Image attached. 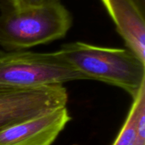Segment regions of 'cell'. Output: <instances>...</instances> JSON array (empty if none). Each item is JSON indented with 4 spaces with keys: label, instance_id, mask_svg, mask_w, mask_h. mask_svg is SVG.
Masks as SVG:
<instances>
[{
    "label": "cell",
    "instance_id": "cell-1",
    "mask_svg": "<svg viewBox=\"0 0 145 145\" xmlns=\"http://www.w3.org/2000/svg\"><path fill=\"white\" fill-rule=\"evenodd\" d=\"M59 51L87 80L118 87L133 99L145 85V61L127 48H105L73 42L64 44Z\"/></svg>",
    "mask_w": 145,
    "mask_h": 145
},
{
    "label": "cell",
    "instance_id": "cell-2",
    "mask_svg": "<svg viewBox=\"0 0 145 145\" xmlns=\"http://www.w3.org/2000/svg\"><path fill=\"white\" fill-rule=\"evenodd\" d=\"M71 25V14L60 1L21 9L9 5L0 14V46L27 50L64 37Z\"/></svg>",
    "mask_w": 145,
    "mask_h": 145
},
{
    "label": "cell",
    "instance_id": "cell-3",
    "mask_svg": "<svg viewBox=\"0 0 145 145\" xmlns=\"http://www.w3.org/2000/svg\"><path fill=\"white\" fill-rule=\"evenodd\" d=\"M77 80L87 78L59 50L53 53L0 52V84L41 87L63 85Z\"/></svg>",
    "mask_w": 145,
    "mask_h": 145
},
{
    "label": "cell",
    "instance_id": "cell-4",
    "mask_svg": "<svg viewBox=\"0 0 145 145\" xmlns=\"http://www.w3.org/2000/svg\"><path fill=\"white\" fill-rule=\"evenodd\" d=\"M63 85L18 87L0 84V133L18 123L66 107Z\"/></svg>",
    "mask_w": 145,
    "mask_h": 145
},
{
    "label": "cell",
    "instance_id": "cell-5",
    "mask_svg": "<svg viewBox=\"0 0 145 145\" xmlns=\"http://www.w3.org/2000/svg\"><path fill=\"white\" fill-rule=\"evenodd\" d=\"M71 116L62 107L18 123L0 133V145H51Z\"/></svg>",
    "mask_w": 145,
    "mask_h": 145
},
{
    "label": "cell",
    "instance_id": "cell-6",
    "mask_svg": "<svg viewBox=\"0 0 145 145\" xmlns=\"http://www.w3.org/2000/svg\"><path fill=\"white\" fill-rule=\"evenodd\" d=\"M128 49L145 61L144 0H101Z\"/></svg>",
    "mask_w": 145,
    "mask_h": 145
},
{
    "label": "cell",
    "instance_id": "cell-7",
    "mask_svg": "<svg viewBox=\"0 0 145 145\" xmlns=\"http://www.w3.org/2000/svg\"><path fill=\"white\" fill-rule=\"evenodd\" d=\"M145 114V85L133 99L127 117L112 145H133L138 133V121Z\"/></svg>",
    "mask_w": 145,
    "mask_h": 145
},
{
    "label": "cell",
    "instance_id": "cell-8",
    "mask_svg": "<svg viewBox=\"0 0 145 145\" xmlns=\"http://www.w3.org/2000/svg\"><path fill=\"white\" fill-rule=\"evenodd\" d=\"M60 0H9V4L12 8L16 9H21L34 6L43 5Z\"/></svg>",
    "mask_w": 145,
    "mask_h": 145
},
{
    "label": "cell",
    "instance_id": "cell-9",
    "mask_svg": "<svg viewBox=\"0 0 145 145\" xmlns=\"http://www.w3.org/2000/svg\"><path fill=\"white\" fill-rule=\"evenodd\" d=\"M133 145H145V114L139 119L137 137Z\"/></svg>",
    "mask_w": 145,
    "mask_h": 145
},
{
    "label": "cell",
    "instance_id": "cell-10",
    "mask_svg": "<svg viewBox=\"0 0 145 145\" xmlns=\"http://www.w3.org/2000/svg\"><path fill=\"white\" fill-rule=\"evenodd\" d=\"M144 1H145V0H144Z\"/></svg>",
    "mask_w": 145,
    "mask_h": 145
}]
</instances>
